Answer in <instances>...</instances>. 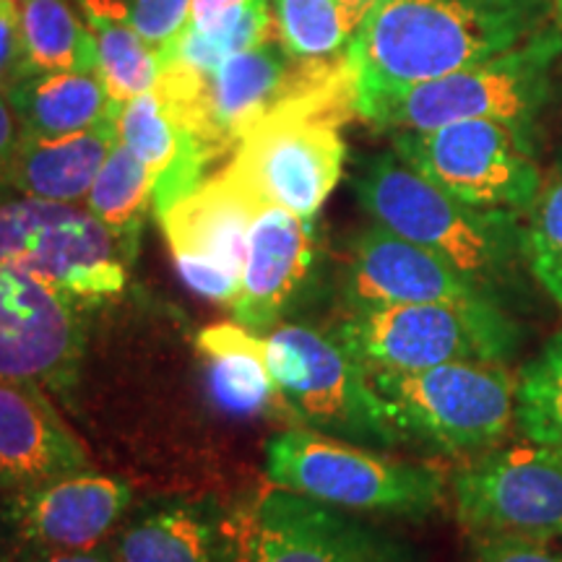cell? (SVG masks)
I'll list each match as a JSON object with an SVG mask.
<instances>
[{"label":"cell","mask_w":562,"mask_h":562,"mask_svg":"<svg viewBox=\"0 0 562 562\" xmlns=\"http://www.w3.org/2000/svg\"><path fill=\"white\" fill-rule=\"evenodd\" d=\"M550 9L552 0H372L347 47L357 115L510 50Z\"/></svg>","instance_id":"1"},{"label":"cell","mask_w":562,"mask_h":562,"mask_svg":"<svg viewBox=\"0 0 562 562\" xmlns=\"http://www.w3.org/2000/svg\"><path fill=\"white\" fill-rule=\"evenodd\" d=\"M355 195L372 222L440 256L492 297L526 266L521 214L456 199L396 151L364 161Z\"/></svg>","instance_id":"2"},{"label":"cell","mask_w":562,"mask_h":562,"mask_svg":"<svg viewBox=\"0 0 562 562\" xmlns=\"http://www.w3.org/2000/svg\"><path fill=\"white\" fill-rule=\"evenodd\" d=\"M266 476L339 510L427 518L446 503L448 480L427 463L391 459L378 448L286 427L266 442Z\"/></svg>","instance_id":"3"},{"label":"cell","mask_w":562,"mask_h":562,"mask_svg":"<svg viewBox=\"0 0 562 562\" xmlns=\"http://www.w3.org/2000/svg\"><path fill=\"white\" fill-rule=\"evenodd\" d=\"M331 334L368 372H409L446 362H510L521 328L501 300L344 307Z\"/></svg>","instance_id":"4"},{"label":"cell","mask_w":562,"mask_h":562,"mask_svg":"<svg viewBox=\"0 0 562 562\" xmlns=\"http://www.w3.org/2000/svg\"><path fill=\"white\" fill-rule=\"evenodd\" d=\"M404 440L448 456H482L516 427L518 375L508 362H446L368 372Z\"/></svg>","instance_id":"5"},{"label":"cell","mask_w":562,"mask_h":562,"mask_svg":"<svg viewBox=\"0 0 562 562\" xmlns=\"http://www.w3.org/2000/svg\"><path fill=\"white\" fill-rule=\"evenodd\" d=\"M560 58V30L542 26L495 58L372 104L362 121L391 133L432 131L461 121L537 123L550 102L552 70Z\"/></svg>","instance_id":"6"},{"label":"cell","mask_w":562,"mask_h":562,"mask_svg":"<svg viewBox=\"0 0 562 562\" xmlns=\"http://www.w3.org/2000/svg\"><path fill=\"white\" fill-rule=\"evenodd\" d=\"M269 339V370L292 412L294 427H311L357 446H404L368 370L331 331L279 323Z\"/></svg>","instance_id":"7"},{"label":"cell","mask_w":562,"mask_h":562,"mask_svg":"<svg viewBox=\"0 0 562 562\" xmlns=\"http://www.w3.org/2000/svg\"><path fill=\"white\" fill-rule=\"evenodd\" d=\"M136 252L76 203L0 199V263L30 273L81 307L117 297Z\"/></svg>","instance_id":"8"},{"label":"cell","mask_w":562,"mask_h":562,"mask_svg":"<svg viewBox=\"0 0 562 562\" xmlns=\"http://www.w3.org/2000/svg\"><path fill=\"white\" fill-rule=\"evenodd\" d=\"M393 151L442 191L482 209L526 214L542 188L537 123L461 121L393 133Z\"/></svg>","instance_id":"9"},{"label":"cell","mask_w":562,"mask_h":562,"mask_svg":"<svg viewBox=\"0 0 562 562\" xmlns=\"http://www.w3.org/2000/svg\"><path fill=\"white\" fill-rule=\"evenodd\" d=\"M357 115L347 104H290L250 125L224 167L266 206L315 220L339 186L347 159L341 123Z\"/></svg>","instance_id":"10"},{"label":"cell","mask_w":562,"mask_h":562,"mask_svg":"<svg viewBox=\"0 0 562 562\" xmlns=\"http://www.w3.org/2000/svg\"><path fill=\"white\" fill-rule=\"evenodd\" d=\"M451 495L467 533L562 539V448L533 440L492 448L453 474Z\"/></svg>","instance_id":"11"},{"label":"cell","mask_w":562,"mask_h":562,"mask_svg":"<svg viewBox=\"0 0 562 562\" xmlns=\"http://www.w3.org/2000/svg\"><path fill=\"white\" fill-rule=\"evenodd\" d=\"M266 203L229 172L203 180L159 216L182 284L203 300L232 305L248 258L250 229Z\"/></svg>","instance_id":"12"},{"label":"cell","mask_w":562,"mask_h":562,"mask_svg":"<svg viewBox=\"0 0 562 562\" xmlns=\"http://www.w3.org/2000/svg\"><path fill=\"white\" fill-rule=\"evenodd\" d=\"M83 349L81 305L0 263V378L42 385L50 396L74 404Z\"/></svg>","instance_id":"13"},{"label":"cell","mask_w":562,"mask_h":562,"mask_svg":"<svg viewBox=\"0 0 562 562\" xmlns=\"http://www.w3.org/2000/svg\"><path fill=\"white\" fill-rule=\"evenodd\" d=\"M235 562H372L391 550L339 508L266 484L229 508Z\"/></svg>","instance_id":"14"},{"label":"cell","mask_w":562,"mask_h":562,"mask_svg":"<svg viewBox=\"0 0 562 562\" xmlns=\"http://www.w3.org/2000/svg\"><path fill=\"white\" fill-rule=\"evenodd\" d=\"M131 505L128 482L87 469L16 487L5 501L3 516L16 547L89 552L108 544Z\"/></svg>","instance_id":"15"},{"label":"cell","mask_w":562,"mask_h":562,"mask_svg":"<svg viewBox=\"0 0 562 562\" xmlns=\"http://www.w3.org/2000/svg\"><path fill=\"white\" fill-rule=\"evenodd\" d=\"M341 284L344 307L497 300L440 256L375 222L351 237Z\"/></svg>","instance_id":"16"},{"label":"cell","mask_w":562,"mask_h":562,"mask_svg":"<svg viewBox=\"0 0 562 562\" xmlns=\"http://www.w3.org/2000/svg\"><path fill=\"white\" fill-rule=\"evenodd\" d=\"M318 245L311 220L279 206H266L250 229L240 286L232 315L256 334H271L286 313L311 292Z\"/></svg>","instance_id":"17"},{"label":"cell","mask_w":562,"mask_h":562,"mask_svg":"<svg viewBox=\"0 0 562 562\" xmlns=\"http://www.w3.org/2000/svg\"><path fill=\"white\" fill-rule=\"evenodd\" d=\"M104 550L117 562H235L229 510L195 497L131 505Z\"/></svg>","instance_id":"18"},{"label":"cell","mask_w":562,"mask_h":562,"mask_svg":"<svg viewBox=\"0 0 562 562\" xmlns=\"http://www.w3.org/2000/svg\"><path fill=\"white\" fill-rule=\"evenodd\" d=\"M89 453L42 385L0 378V480L30 487L87 472Z\"/></svg>","instance_id":"19"},{"label":"cell","mask_w":562,"mask_h":562,"mask_svg":"<svg viewBox=\"0 0 562 562\" xmlns=\"http://www.w3.org/2000/svg\"><path fill=\"white\" fill-rule=\"evenodd\" d=\"M115 121L117 117H112L89 131L58 138L24 133L5 178V191L42 201L81 203L117 144Z\"/></svg>","instance_id":"20"},{"label":"cell","mask_w":562,"mask_h":562,"mask_svg":"<svg viewBox=\"0 0 562 562\" xmlns=\"http://www.w3.org/2000/svg\"><path fill=\"white\" fill-rule=\"evenodd\" d=\"M26 136L58 138L94 128L117 117L121 104L110 100L97 70H60L32 74L21 79L9 94Z\"/></svg>","instance_id":"21"},{"label":"cell","mask_w":562,"mask_h":562,"mask_svg":"<svg viewBox=\"0 0 562 562\" xmlns=\"http://www.w3.org/2000/svg\"><path fill=\"white\" fill-rule=\"evenodd\" d=\"M79 5L94 37L97 74L110 100L123 104L157 87L159 55L133 30L121 0H79Z\"/></svg>","instance_id":"22"},{"label":"cell","mask_w":562,"mask_h":562,"mask_svg":"<svg viewBox=\"0 0 562 562\" xmlns=\"http://www.w3.org/2000/svg\"><path fill=\"white\" fill-rule=\"evenodd\" d=\"M19 11L30 76L97 70L94 37L79 0H24Z\"/></svg>","instance_id":"23"},{"label":"cell","mask_w":562,"mask_h":562,"mask_svg":"<svg viewBox=\"0 0 562 562\" xmlns=\"http://www.w3.org/2000/svg\"><path fill=\"white\" fill-rule=\"evenodd\" d=\"M83 209L102 222L117 240L138 250L146 214L154 211V175L117 140L91 182Z\"/></svg>","instance_id":"24"},{"label":"cell","mask_w":562,"mask_h":562,"mask_svg":"<svg viewBox=\"0 0 562 562\" xmlns=\"http://www.w3.org/2000/svg\"><path fill=\"white\" fill-rule=\"evenodd\" d=\"M203 385L211 404L227 417H279L294 427L290 406L269 370V347L203 357Z\"/></svg>","instance_id":"25"},{"label":"cell","mask_w":562,"mask_h":562,"mask_svg":"<svg viewBox=\"0 0 562 562\" xmlns=\"http://www.w3.org/2000/svg\"><path fill=\"white\" fill-rule=\"evenodd\" d=\"M372 0H271L281 40L300 58L347 53Z\"/></svg>","instance_id":"26"},{"label":"cell","mask_w":562,"mask_h":562,"mask_svg":"<svg viewBox=\"0 0 562 562\" xmlns=\"http://www.w3.org/2000/svg\"><path fill=\"white\" fill-rule=\"evenodd\" d=\"M516 427L526 440L562 448V331L518 370Z\"/></svg>","instance_id":"27"},{"label":"cell","mask_w":562,"mask_h":562,"mask_svg":"<svg viewBox=\"0 0 562 562\" xmlns=\"http://www.w3.org/2000/svg\"><path fill=\"white\" fill-rule=\"evenodd\" d=\"M269 40H281L271 0H256L248 9L235 11L216 30L201 32L188 24L182 37L167 63H182L201 74H214L232 55L248 50Z\"/></svg>","instance_id":"28"},{"label":"cell","mask_w":562,"mask_h":562,"mask_svg":"<svg viewBox=\"0 0 562 562\" xmlns=\"http://www.w3.org/2000/svg\"><path fill=\"white\" fill-rule=\"evenodd\" d=\"M115 128L117 140L149 167L154 180L172 165L188 136L159 87L123 102Z\"/></svg>","instance_id":"29"},{"label":"cell","mask_w":562,"mask_h":562,"mask_svg":"<svg viewBox=\"0 0 562 562\" xmlns=\"http://www.w3.org/2000/svg\"><path fill=\"white\" fill-rule=\"evenodd\" d=\"M524 261L539 286L562 307V159L526 211Z\"/></svg>","instance_id":"30"},{"label":"cell","mask_w":562,"mask_h":562,"mask_svg":"<svg viewBox=\"0 0 562 562\" xmlns=\"http://www.w3.org/2000/svg\"><path fill=\"white\" fill-rule=\"evenodd\" d=\"M131 26L159 55L161 68L191 24L193 0H121Z\"/></svg>","instance_id":"31"},{"label":"cell","mask_w":562,"mask_h":562,"mask_svg":"<svg viewBox=\"0 0 562 562\" xmlns=\"http://www.w3.org/2000/svg\"><path fill=\"white\" fill-rule=\"evenodd\" d=\"M469 562H562L550 542L513 533H469Z\"/></svg>","instance_id":"32"},{"label":"cell","mask_w":562,"mask_h":562,"mask_svg":"<svg viewBox=\"0 0 562 562\" xmlns=\"http://www.w3.org/2000/svg\"><path fill=\"white\" fill-rule=\"evenodd\" d=\"M26 76L30 70H26L19 3L0 0V94H9Z\"/></svg>","instance_id":"33"},{"label":"cell","mask_w":562,"mask_h":562,"mask_svg":"<svg viewBox=\"0 0 562 562\" xmlns=\"http://www.w3.org/2000/svg\"><path fill=\"white\" fill-rule=\"evenodd\" d=\"M21 136H24V128H21L16 110H13L9 97L0 94V193L5 191V178H9Z\"/></svg>","instance_id":"34"},{"label":"cell","mask_w":562,"mask_h":562,"mask_svg":"<svg viewBox=\"0 0 562 562\" xmlns=\"http://www.w3.org/2000/svg\"><path fill=\"white\" fill-rule=\"evenodd\" d=\"M256 0H193L191 3V26L201 32H211L235 11L248 9Z\"/></svg>","instance_id":"35"},{"label":"cell","mask_w":562,"mask_h":562,"mask_svg":"<svg viewBox=\"0 0 562 562\" xmlns=\"http://www.w3.org/2000/svg\"><path fill=\"white\" fill-rule=\"evenodd\" d=\"M5 562H117L112 554L100 547L89 552H55V550H32V547H16Z\"/></svg>","instance_id":"36"},{"label":"cell","mask_w":562,"mask_h":562,"mask_svg":"<svg viewBox=\"0 0 562 562\" xmlns=\"http://www.w3.org/2000/svg\"><path fill=\"white\" fill-rule=\"evenodd\" d=\"M552 13H554V26L562 34V0H552Z\"/></svg>","instance_id":"37"},{"label":"cell","mask_w":562,"mask_h":562,"mask_svg":"<svg viewBox=\"0 0 562 562\" xmlns=\"http://www.w3.org/2000/svg\"><path fill=\"white\" fill-rule=\"evenodd\" d=\"M372 562H406V560H402V558H398V554H396V552H393V550H385L383 554H378V558H375V560H372Z\"/></svg>","instance_id":"38"},{"label":"cell","mask_w":562,"mask_h":562,"mask_svg":"<svg viewBox=\"0 0 562 562\" xmlns=\"http://www.w3.org/2000/svg\"><path fill=\"white\" fill-rule=\"evenodd\" d=\"M13 3H24V0H13Z\"/></svg>","instance_id":"39"}]
</instances>
